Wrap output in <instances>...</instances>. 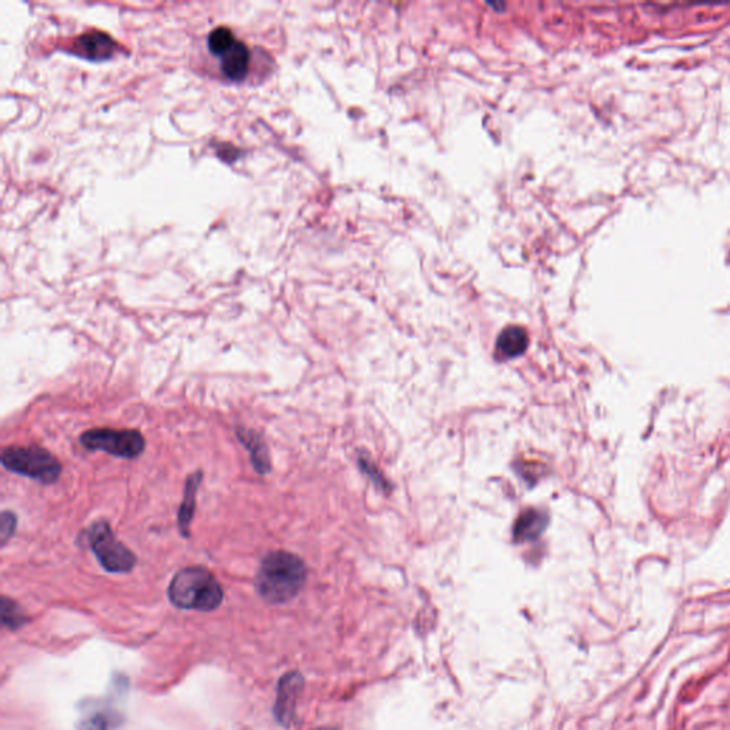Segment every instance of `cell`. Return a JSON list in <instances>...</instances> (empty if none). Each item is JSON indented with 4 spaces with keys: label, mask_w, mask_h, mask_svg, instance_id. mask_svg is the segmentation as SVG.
Instances as JSON below:
<instances>
[{
    "label": "cell",
    "mask_w": 730,
    "mask_h": 730,
    "mask_svg": "<svg viewBox=\"0 0 730 730\" xmlns=\"http://www.w3.org/2000/svg\"><path fill=\"white\" fill-rule=\"evenodd\" d=\"M116 43L106 33H86L73 45V52L92 61H104L113 56Z\"/></svg>",
    "instance_id": "cell-7"
},
{
    "label": "cell",
    "mask_w": 730,
    "mask_h": 730,
    "mask_svg": "<svg viewBox=\"0 0 730 730\" xmlns=\"http://www.w3.org/2000/svg\"><path fill=\"white\" fill-rule=\"evenodd\" d=\"M316 730H333V729H324V727H323V729H316Z\"/></svg>",
    "instance_id": "cell-17"
},
{
    "label": "cell",
    "mask_w": 730,
    "mask_h": 730,
    "mask_svg": "<svg viewBox=\"0 0 730 730\" xmlns=\"http://www.w3.org/2000/svg\"><path fill=\"white\" fill-rule=\"evenodd\" d=\"M236 42L237 40L235 39V35H233L230 29L220 26V28L214 29L213 32L210 33L209 42L207 43H209V49L212 54L223 57L231 47L235 46Z\"/></svg>",
    "instance_id": "cell-14"
},
{
    "label": "cell",
    "mask_w": 730,
    "mask_h": 730,
    "mask_svg": "<svg viewBox=\"0 0 730 730\" xmlns=\"http://www.w3.org/2000/svg\"><path fill=\"white\" fill-rule=\"evenodd\" d=\"M86 450L104 451L113 457L135 460L145 448V436L138 429L95 428L80 436Z\"/></svg>",
    "instance_id": "cell-5"
},
{
    "label": "cell",
    "mask_w": 730,
    "mask_h": 730,
    "mask_svg": "<svg viewBox=\"0 0 730 730\" xmlns=\"http://www.w3.org/2000/svg\"><path fill=\"white\" fill-rule=\"evenodd\" d=\"M546 525L545 515L538 510H525L519 515L514 527V538L517 543H527L538 538Z\"/></svg>",
    "instance_id": "cell-12"
},
{
    "label": "cell",
    "mask_w": 730,
    "mask_h": 730,
    "mask_svg": "<svg viewBox=\"0 0 730 730\" xmlns=\"http://www.w3.org/2000/svg\"><path fill=\"white\" fill-rule=\"evenodd\" d=\"M236 433H237L238 441L250 452L255 471L259 472L260 476H266L267 472L271 469V464H270L269 448L262 440V436L253 429H245L243 427H238Z\"/></svg>",
    "instance_id": "cell-9"
},
{
    "label": "cell",
    "mask_w": 730,
    "mask_h": 730,
    "mask_svg": "<svg viewBox=\"0 0 730 730\" xmlns=\"http://www.w3.org/2000/svg\"><path fill=\"white\" fill-rule=\"evenodd\" d=\"M90 550L104 571L111 574H129L135 569L137 558L128 546L114 536L109 522L97 521L87 531Z\"/></svg>",
    "instance_id": "cell-4"
},
{
    "label": "cell",
    "mask_w": 730,
    "mask_h": 730,
    "mask_svg": "<svg viewBox=\"0 0 730 730\" xmlns=\"http://www.w3.org/2000/svg\"><path fill=\"white\" fill-rule=\"evenodd\" d=\"M202 481V471L192 472L186 479L185 494H183V501H181L178 515V532L183 538H190V525L195 518V501H197V493H199Z\"/></svg>",
    "instance_id": "cell-8"
},
{
    "label": "cell",
    "mask_w": 730,
    "mask_h": 730,
    "mask_svg": "<svg viewBox=\"0 0 730 730\" xmlns=\"http://www.w3.org/2000/svg\"><path fill=\"white\" fill-rule=\"evenodd\" d=\"M169 600L174 607L185 610L212 612L220 607L224 591L207 568H183L174 575L169 585Z\"/></svg>",
    "instance_id": "cell-2"
},
{
    "label": "cell",
    "mask_w": 730,
    "mask_h": 730,
    "mask_svg": "<svg viewBox=\"0 0 730 730\" xmlns=\"http://www.w3.org/2000/svg\"><path fill=\"white\" fill-rule=\"evenodd\" d=\"M111 720L107 719L104 713H95L87 719L82 720L79 725V730H109Z\"/></svg>",
    "instance_id": "cell-16"
},
{
    "label": "cell",
    "mask_w": 730,
    "mask_h": 730,
    "mask_svg": "<svg viewBox=\"0 0 730 730\" xmlns=\"http://www.w3.org/2000/svg\"><path fill=\"white\" fill-rule=\"evenodd\" d=\"M528 333L522 327H507L496 341V357L500 360L517 359L528 348Z\"/></svg>",
    "instance_id": "cell-10"
},
{
    "label": "cell",
    "mask_w": 730,
    "mask_h": 730,
    "mask_svg": "<svg viewBox=\"0 0 730 730\" xmlns=\"http://www.w3.org/2000/svg\"><path fill=\"white\" fill-rule=\"evenodd\" d=\"M307 581L304 560L287 551H273L262 558L255 588L262 600L281 605L294 600Z\"/></svg>",
    "instance_id": "cell-1"
},
{
    "label": "cell",
    "mask_w": 730,
    "mask_h": 730,
    "mask_svg": "<svg viewBox=\"0 0 730 730\" xmlns=\"http://www.w3.org/2000/svg\"><path fill=\"white\" fill-rule=\"evenodd\" d=\"M303 688L304 677L300 672L286 674L278 682L274 715L281 726L290 727L294 722L298 696L302 695Z\"/></svg>",
    "instance_id": "cell-6"
},
{
    "label": "cell",
    "mask_w": 730,
    "mask_h": 730,
    "mask_svg": "<svg viewBox=\"0 0 730 730\" xmlns=\"http://www.w3.org/2000/svg\"><path fill=\"white\" fill-rule=\"evenodd\" d=\"M0 613H2V625L9 631H18L29 622L25 610H21L16 601L7 596H4L0 601Z\"/></svg>",
    "instance_id": "cell-13"
},
{
    "label": "cell",
    "mask_w": 730,
    "mask_h": 730,
    "mask_svg": "<svg viewBox=\"0 0 730 730\" xmlns=\"http://www.w3.org/2000/svg\"><path fill=\"white\" fill-rule=\"evenodd\" d=\"M2 464L9 471L45 485L56 483L62 474L61 461L50 451L37 445L4 448Z\"/></svg>",
    "instance_id": "cell-3"
},
{
    "label": "cell",
    "mask_w": 730,
    "mask_h": 730,
    "mask_svg": "<svg viewBox=\"0 0 730 730\" xmlns=\"http://www.w3.org/2000/svg\"><path fill=\"white\" fill-rule=\"evenodd\" d=\"M250 68V50L243 42H236L235 46L221 57V69L231 80H242Z\"/></svg>",
    "instance_id": "cell-11"
},
{
    "label": "cell",
    "mask_w": 730,
    "mask_h": 730,
    "mask_svg": "<svg viewBox=\"0 0 730 730\" xmlns=\"http://www.w3.org/2000/svg\"><path fill=\"white\" fill-rule=\"evenodd\" d=\"M18 527V517L12 510H4L0 517V543L6 545Z\"/></svg>",
    "instance_id": "cell-15"
}]
</instances>
